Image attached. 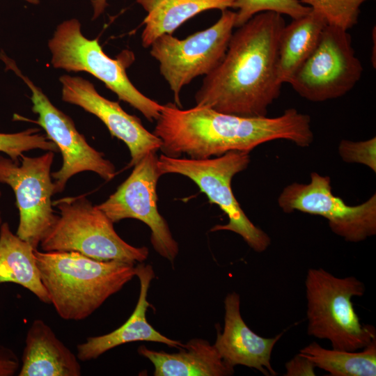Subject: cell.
Returning <instances> with one entry per match:
<instances>
[{
  "mask_svg": "<svg viewBox=\"0 0 376 376\" xmlns=\"http://www.w3.org/2000/svg\"><path fill=\"white\" fill-rule=\"evenodd\" d=\"M59 81L64 102L77 105L97 116L111 136L125 143L131 156L130 166L135 165L148 152L160 150L162 142L159 137L148 131L139 118L125 112L118 102L100 95L88 80L64 75Z\"/></svg>",
  "mask_w": 376,
  "mask_h": 376,
  "instance_id": "obj_14",
  "label": "cell"
},
{
  "mask_svg": "<svg viewBox=\"0 0 376 376\" xmlns=\"http://www.w3.org/2000/svg\"><path fill=\"white\" fill-rule=\"evenodd\" d=\"M1 192L0 191V197H1ZM2 223H3L2 222V218H1V212H0V226L1 225Z\"/></svg>",
  "mask_w": 376,
  "mask_h": 376,
  "instance_id": "obj_31",
  "label": "cell"
},
{
  "mask_svg": "<svg viewBox=\"0 0 376 376\" xmlns=\"http://www.w3.org/2000/svg\"><path fill=\"white\" fill-rule=\"evenodd\" d=\"M299 353L331 376L376 375V338L359 352L326 349L312 342Z\"/></svg>",
  "mask_w": 376,
  "mask_h": 376,
  "instance_id": "obj_22",
  "label": "cell"
},
{
  "mask_svg": "<svg viewBox=\"0 0 376 376\" xmlns=\"http://www.w3.org/2000/svg\"><path fill=\"white\" fill-rule=\"evenodd\" d=\"M24 1H26L29 3L35 4V5L38 4L40 2V0H24Z\"/></svg>",
  "mask_w": 376,
  "mask_h": 376,
  "instance_id": "obj_30",
  "label": "cell"
},
{
  "mask_svg": "<svg viewBox=\"0 0 376 376\" xmlns=\"http://www.w3.org/2000/svg\"><path fill=\"white\" fill-rule=\"evenodd\" d=\"M156 152H148L116 191L97 207L114 224L125 219H136L151 230L150 242L162 257L173 263L179 246L166 219L159 213L157 184L162 176Z\"/></svg>",
  "mask_w": 376,
  "mask_h": 376,
  "instance_id": "obj_12",
  "label": "cell"
},
{
  "mask_svg": "<svg viewBox=\"0 0 376 376\" xmlns=\"http://www.w3.org/2000/svg\"><path fill=\"white\" fill-rule=\"evenodd\" d=\"M363 71L347 31L327 24L316 48L289 84L303 98L324 102L351 91Z\"/></svg>",
  "mask_w": 376,
  "mask_h": 376,
  "instance_id": "obj_10",
  "label": "cell"
},
{
  "mask_svg": "<svg viewBox=\"0 0 376 376\" xmlns=\"http://www.w3.org/2000/svg\"><path fill=\"white\" fill-rule=\"evenodd\" d=\"M278 204L285 213L296 210L324 217L331 231L347 242H361L376 234V194L361 204L348 205L332 193L330 178L316 172L307 184L286 186Z\"/></svg>",
  "mask_w": 376,
  "mask_h": 376,
  "instance_id": "obj_11",
  "label": "cell"
},
{
  "mask_svg": "<svg viewBox=\"0 0 376 376\" xmlns=\"http://www.w3.org/2000/svg\"><path fill=\"white\" fill-rule=\"evenodd\" d=\"M152 133L162 140L163 155H187L196 159L219 157L231 150L250 152L276 139L300 147H308L313 141L310 116L294 108L274 118L244 117L197 105L182 109L169 103L163 105Z\"/></svg>",
  "mask_w": 376,
  "mask_h": 376,
  "instance_id": "obj_2",
  "label": "cell"
},
{
  "mask_svg": "<svg viewBox=\"0 0 376 376\" xmlns=\"http://www.w3.org/2000/svg\"><path fill=\"white\" fill-rule=\"evenodd\" d=\"M135 276L140 282V292L136 307L120 327L113 331L97 336H91L86 342L77 346V357L82 361L98 358L106 352L125 343L134 341L161 343L171 347L180 348L185 344L167 338L155 330L147 321L146 311L150 306L147 300L148 292L155 272L150 265L141 263L135 267Z\"/></svg>",
  "mask_w": 376,
  "mask_h": 376,
  "instance_id": "obj_16",
  "label": "cell"
},
{
  "mask_svg": "<svg viewBox=\"0 0 376 376\" xmlns=\"http://www.w3.org/2000/svg\"><path fill=\"white\" fill-rule=\"evenodd\" d=\"M93 7V17L92 19H95L99 17L104 11L107 6V0H91Z\"/></svg>",
  "mask_w": 376,
  "mask_h": 376,
  "instance_id": "obj_29",
  "label": "cell"
},
{
  "mask_svg": "<svg viewBox=\"0 0 376 376\" xmlns=\"http://www.w3.org/2000/svg\"><path fill=\"white\" fill-rule=\"evenodd\" d=\"M34 250L28 242L11 231L8 223H2L0 226V283L19 285L31 292L40 301L50 304L40 279Z\"/></svg>",
  "mask_w": 376,
  "mask_h": 376,
  "instance_id": "obj_21",
  "label": "cell"
},
{
  "mask_svg": "<svg viewBox=\"0 0 376 376\" xmlns=\"http://www.w3.org/2000/svg\"><path fill=\"white\" fill-rule=\"evenodd\" d=\"M250 162L249 152L231 150L214 158L186 159L161 155L157 166L161 175L177 173L191 179L227 215L226 224L213 226L211 232L228 230L240 235L256 252L262 253L271 244L269 236L254 225L236 200L231 180L245 170Z\"/></svg>",
  "mask_w": 376,
  "mask_h": 376,
  "instance_id": "obj_7",
  "label": "cell"
},
{
  "mask_svg": "<svg viewBox=\"0 0 376 376\" xmlns=\"http://www.w3.org/2000/svg\"><path fill=\"white\" fill-rule=\"evenodd\" d=\"M327 24L325 18L313 9L285 24L279 43L278 77L282 84H289L310 57Z\"/></svg>",
  "mask_w": 376,
  "mask_h": 376,
  "instance_id": "obj_19",
  "label": "cell"
},
{
  "mask_svg": "<svg viewBox=\"0 0 376 376\" xmlns=\"http://www.w3.org/2000/svg\"><path fill=\"white\" fill-rule=\"evenodd\" d=\"M38 128H29L16 133H0V152L19 162L24 152L42 149L57 152L56 145L42 134Z\"/></svg>",
  "mask_w": 376,
  "mask_h": 376,
  "instance_id": "obj_25",
  "label": "cell"
},
{
  "mask_svg": "<svg viewBox=\"0 0 376 376\" xmlns=\"http://www.w3.org/2000/svg\"><path fill=\"white\" fill-rule=\"evenodd\" d=\"M53 206L59 215L40 243L42 251H75L97 260L134 264L147 259L148 249L125 242L111 219L85 195L56 200Z\"/></svg>",
  "mask_w": 376,
  "mask_h": 376,
  "instance_id": "obj_5",
  "label": "cell"
},
{
  "mask_svg": "<svg viewBox=\"0 0 376 376\" xmlns=\"http://www.w3.org/2000/svg\"><path fill=\"white\" fill-rule=\"evenodd\" d=\"M6 65L24 80L31 92L32 111L38 114L36 123L45 131L61 152L63 164L60 169L52 173L54 194L62 192L67 182L73 175L84 171H92L106 181L116 175L115 166L104 154L91 146L75 127L72 120L56 108L27 77L23 75L15 64Z\"/></svg>",
  "mask_w": 376,
  "mask_h": 376,
  "instance_id": "obj_13",
  "label": "cell"
},
{
  "mask_svg": "<svg viewBox=\"0 0 376 376\" xmlns=\"http://www.w3.org/2000/svg\"><path fill=\"white\" fill-rule=\"evenodd\" d=\"M79 359L42 320L31 323L26 336L19 376H79Z\"/></svg>",
  "mask_w": 376,
  "mask_h": 376,
  "instance_id": "obj_17",
  "label": "cell"
},
{
  "mask_svg": "<svg viewBox=\"0 0 376 376\" xmlns=\"http://www.w3.org/2000/svg\"><path fill=\"white\" fill-rule=\"evenodd\" d=\"M19 361L10 349L0 345V376H13L19 368Z\"/></svg>",
  "mask_w": 376,
  "mask_h": 376,
  "instance_id": "obj_28",
  "label": "cell"
},
{
  "mask_svg": "<svg viewBox=\"0 0 376 376\" xmlns=\"http://www.w3.org/2000/svg\"><path fill=\"white\" fill-rule=\"evenodd\" d=\"M175 353L155 351L142 345L140 355L153 364L155 376H229L234 367L221 357L214 345L204 339H191Z\"/></svg>",
  "mask_w": 376,
  "mask_h": 376,
  "instance_id": "obj_18",
  "label": "cell"
},
{
  "mask_svg": "<svg viewBox=\"0 0 376 376\" xmlns=\"http://www.w3.org/2000/svg\"><path fill=\"white\" fill-rule=\"evenodd\" d=\"M304 285L308 336L345 351L361 350L376 338L374 327L362 324L354 308L352 298L366 291L361 281L337 277L319 267L308 269Z\"/></svg>",
  "mask_w": 376,
  "mask_h": 376,
  "instance_id": "obj_4",
  "label": "cell"
},
{
  "mask_svg": "<svg viewBox=\"0 0 376 376\" xmlns=\"http://www.w3.org/2000/svg\"><path fill=\"white\" fill-rule=\"evenodd\" d=\"M235 12L222 10L210 27L183 40L172 34L158 37L150 45V55L159 63V72L181 107L180 93L194 78L207 75L222 61L235 28Z\"/></svg>",
  "mask_w": 376,
  "mask_h": 376,
  "instance_id": "obj_8",
  "label": "cell"
},
{
  "mask_svg": "<svg viewBox=\"0 0 376 376\" xmlns=\"http://www.w3.org/2000/svg\"><path fill=\"white\" fill-rule=\"evenodd\" d=\"M48 47L54 68L88 72L150 122L159 118L163 105L141 93L127 77L126 68L134 60L132 52L127 51L117 59L110 58L102 50L97 38L90 40L82 34L77 19L58 24Z\"/></svg>",
  "mask_w": 376,
  "mask_h": 376,
  "instance_id": "obj_6",
  "label": "cell"
},
{
  "mask_svg": "<svg viewBox=\"0 0 376 376\" xmlns=\"http://www.w3.org/2000/svg\"><path fill=\"white\" fill-rule=\"evenodd\" d=\"M370 0H299L320 13L329 25L349 30L358 23L361 6Z\"/></svg>",
  "mask_w": 376,
  "mask_h": 376,
  "instance_id": "obj_24",
  "label": "cell"
},
{
  "mask_svg": "<svg viewBox=\"0 0 376 376\" xmlns=\"http://www.w3.org/2000/svg\"><path fill=\"white\" fill-rule=\"evenodd\" d=\"M233 8L235 13V27L245 24L258 13L274 12L286 15L292 19L300 18L311 12L312 8L304 5L299 0H235Z\"/></svg>",
  "mask_w": 376,
  "mask_h": 376,
  "instance_id": "obj_23",
  "label": "cell"
},
{
  "mask_svg": "<svg viewBox=\"0 0 376 376\" xmlns=\"http://www.w3.org/2000/svg\"><path fill=\"white\" fill-rule=\"evenodd\" d=\"M235 0H136L147 12L141 33L143 47L164 34H172L196 15L208 10H222L234 6Z\"/></svg>",
  "mask_w": 376,
  "mask_h": 376,
  "instance_id": "obj_20",
  "label": "cell"
},
{
  "mask_svg": "<svg viewBox=\"0 0 376 376\" xmlns=\"http://www.w3.org/2000/svg\"><path fill=\"white\" fill-rule=\"evenodd\" d=\"M42 283L65 320L89 317L135 276L134 263L100 261L75 251L34 250Z\"/></svg>",
  "mask_w": 376,
  "mask_h": 376,
  "instance_id": "obj_3",
  "label": "cell"
},
{
  "mask_svg": "<svg viewBox=\"0 0 376 376\" xmlns=\"http://www.w3.org/2000/svg\"><path fill=\"white\" fill-rule=\"evenodd\" d=\"M224 308V329L221 331L217 328L214 344L223 359L234 368L242 365L258 370L266 376L276 375L271 364V356L283 333L273 338H264L253 332L242 319L240 297L235 292L226 296Z\"/></svg>",
  "mask_w": 376,
  "mask_h": 376,
  "instance_id": "obj_15",
  "label": "cell"
},
{
  "mask_svg": "<svg viewBox=\"0 0 376 376\" xmlns=\"http://www.w3.org/2000/svg\"><path fill=\"white\" fill-rule=\"evenodd\" d=\"M285 376H314L315 364L299 353L285 364Z\"/></svg>",
  "mask_w": 376,
  "mask_h": 376,
  "instance_id": "obj_27",
  "label": "cell"
},
{
  "mask_svg": "<svg viewBox=\"0 0 376 376\" xmlns=\"http://www.w3.org/2000/svg\"><path fill=\"white\" fill-rule=\"evenodd\" d=\"M54 152L36 157L24 154L19 162L0 155V182L9 185L16 198L19 224L16 235L35 249L58 215L53 210L54 184L51 168Z\"/></svg>",
  "mask_w": 376,
  "mask_h": 376,
  "instance_id": "obj_9",
  "label": "cell"
},
{
  "mask_svg": "<svg viewBox=\"0 0 376 376\" xmlns=\"http://www.w3.org/2000/svg\"><path fill=\"white\" fill-rule=\"evenodd\" d=\"M338 153L344 162L361 164L376 172L375 136L357 142L341 140L338 145Z\"/></svg>",
  "mask_w": 376,
  "mask_h": 376,
  "instance_id": "obj_26",
  "label": "cell"
},
{
  "mask_svg": "<svg viewBox=\"0 0 376 376\" xmlns=\"http://www.w3.org/2000/svg\"><path fill=\"white\" fill-rule=\"evenodd\" d=\"M285 26L282 15L263 12L238 27L221 63L203 79L196 105L240 116H266L281 93L279 43Z\"/></svg>",
  "mask_w": 376,
  "mask_h": 376,
  "instance_id": "obj_1",
  "label": "cell"
}]
</instances>
